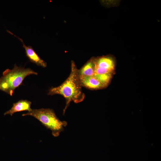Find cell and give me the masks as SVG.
Returning a JSON list of instances; mask_svg holds the SVG:
<instances>
[{"mask_svg":"<svg viewBox=\"0 0 161 161\" xmlns=\"http://www.w3.org/2000/svg\"><path fill=\"white\" fill-rule=\"evenodd\" d=\"M31 75H37L32 69L18 66L15 64L12 69H7L0 78V90L12 96L15 89L23 84L24 78Z\"/></svg>","mask_w":161,"mask_h":161,"instance_id":"7a4b0ae2","label":"cell"},{"mask_svg":"<svg viewBox=\"0 0 161 161\" xmlns=\"http://www.w3.org/2000/svg\"><path fill=\"white\" fill-rule=\"evenodd\" d=\"M95 65L94 60H91L86 63L80 70H78L80 76H91L94 75Z\"/></svg>","mask_w":161,"mask_h":161,"instance_id":"ba28073f","label":"cell"},{"mask_svg":"<svg viewBox=\"0 0 161 161\" xmlns=\"http://www.w3.org/2000/svg\"><path fill=\"white\" fill-rule=\"evenodd\" d=\"M82 87L79 79L78 70L73 63L70 73L66 79L58 86L51 87L47 94L50 95H59L64 97L66 103L63 111V114H64L71 102L78 103L84 100L85 95L82 91Z\"/></svg>","mask_w":161,"mask_h":161,"instance_id":"6da1fadb","label":"cell"},{"mask_svg":"<svg viewBox=\"0 0 161 161\" xmlns=\"http://www.w3.org/2000/svg\"><path fill=\"white\" fill-rule=\"evenodd\" d=\"M32 102L26 100H21L13 103L12 108L5 112L4 115L9 114L12 116L15 113L27 111L29 112L32 109L31 108Z\"/></svg>","mask_w":161,"mask_h":161,"instance_id":"8992f818","label":"cell"},{"mask_svg":"<svg viewBox=\"0 0 161 161\" xmlns=\"http://www.w3.org/2000/svg\"><path fill=\"white\" fill-rule=\"evenodd\" d=\"M29 115L38 120L47 129L51 130L55 137L59 136L67 125L65 121H61L56 115L54 111L50 109H32L31 111L22 115Z\"/></svg>","mask_w":161,"mask_h":161,"instance_id":"3957f363","label":"cell"},{"mask_svg":"<svg viewBox=\"0 0 161 161\" xmlns=\"http://www.w3.org/2000/svg\"><path fill=\"white\" fill-rule=\"evenodd\" d=\"M95 66L103 67L114 70V64L112 59L109 57H104L94 60Z\"/></svg>","mask_w":161,"mask_h":161,"instance_id":"52a82bcc","label":"cell"},{"mask_svg":"<svg viewBox=\"0 0 161 161\" xmlns=\"http://www.w3.org/2000/svg\"><path fill=\"white\" fill-rule=\"evenodd\" d=\"M79 77L82 86L88 89H97L105 87L102 83L94 76H79Z\"/></svg>","mask_w":161,"mask_h":161,"instance_id":"5b68a950","label":"cell"},{"mask_svg":"<svg viewBox=\"0 0 161 161\" xmlns=\"http://www.w3.org/2000/svg\"><path fill=\"white\" fill-rule=\"evenodd\" d=\"M10 34L14 35L21 41L23 44V47L24 48L26 55L30 61L38 66L44 68L47 66V63L38 55L33 48L30 46H27L24 43L22 39L17 37L11 32L7 31Z\"/></svg>","mask_w":161,"mask_h":161,"instance_id":"277c9868","label":"cell"}]
</instances>
